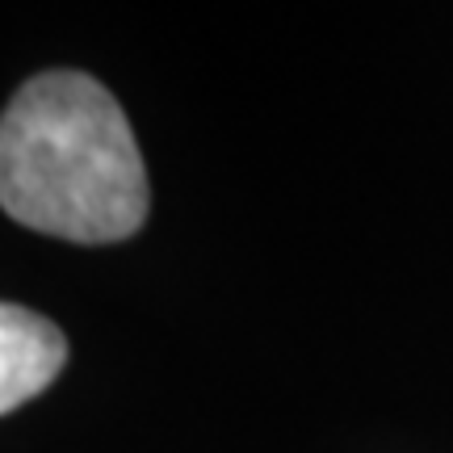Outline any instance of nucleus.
Returning <instances> with one entry per match:
<instances>
[{
  "label": "nucleus",
  "instance_id": "1",
  "mask_svg": "<svg viewBox=\"0 0 453 453\" xmlns=\"http://www.w3.org/2000/svg\"><path fill=\"white\" fill-rule=\"evenodd\" d=\"M0 211L72 243L130 240L147 168L122 105L84 72H42L0 113Z\"/></svg>",
  "mask_w": 453,
  "mask_h": 453
},
{
  "label": "nucleus",
  "instance_id": "2",
  "mask_svg": "<svg viewBox=\"0 0 453 453\" xmlns=\"http://www.w3.org/2000/svg\"><path fill=\"white\" fill-rule=\"evenodd\" d=\"M67 365V340L47 315L0 303V416L38 399Z\"/></svg>",
  "mask_w": 453,
  "mask_h": 453
}]
</instances>
